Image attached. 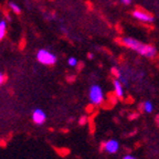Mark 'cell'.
I'll return each instance as SVG.
<instances>
[{"mask_svg":"<svg viewBox=\"0 0 159 159\" xmlns=\"http://www.w3.org/2000/svg\"><path fill=\"white\" fill-rule=\"evenodd\" d=\"M123 43H124L127 48L134 50V51L138 52L139 54H142L147 57H154L157 53V50L155 49L152 45L139 42L138 40L133 39V38H129V37L124 38V39H123Z\"/></svg>","mask_w":159,"mask_h":159,"instance_id":"obj_1","label":"cell"},{"mask_svg":"<svg viewBox=\"0 0 159 159\" xmlns=\"http://www.w3.org/2000/svg\"><path fill=\"white\" fill-rule=\"evenodd\" d=\"M89 101L93 105H101L104 102V94H103V89L99 85L95 84L92 85L89 87Z\"/></svg>","mask_w":159,"mask_h":159,"instance_id":"obj_2","label":"cell"},{"mask_svg":"<svg viewBox=\"0 0 159 159\" xmlns=\"http://www.w3.org/2000/svg\"><path fill=\"white\" fill-rule=\"evenodd\" d=\"M37 59L40 63H42L44 65H53L57 62V55L45 49H41L38 51Z\"/></svg>","mask_w":159,"mask_h":159,"instance_id":"obj_3","label":"cell"},{"mask_svg":"<svg viewBox=\"0 0 159 159\" xmlns=\"http://www.w3.org/2000/svg\"><path fill=\"white\" fill-rule=\"evenodd\" d=\"M103 148L108 154H115V152H118L119 143L117 142L116 139H109L107 142L103 143Z\"/></svg>","mask_w":159,"mask_h":159,"instance_id":"obj_4","label":"cell"},{"mask_svg":"<svg viewBox=\"0 0 159 159\" xmlns=\"http://www.w3.org/2000/svg\"><path fill=\"white\" fill-rule=\"evenodd\" d=\"M133 16L137 20L143 21V22H152L154 21V17L152 16L145 12V11H142V10H135L134 12H133Z\"/></svg>","mask_w":159,"mask_h":159,"instance_id":"obj_5","label":"cell"},{"mask_svg":"<svg viewBox=\"0 0 159 159\" xmlns=\"http://www.w3.org/2000/svg\"><path fill=\"white\" fill-rule=\"evenodd\" d=\"M32 119L33 122L38 125H41L45 122V119H47V116H45V113L43 112L42 109L40 108H37L33 111L32 113Z\"/></svg>","mask_w":159,"mask_h":159,"instance_id":"obj_6","label":"cell"},{"mask_svg":"<svg viewBox=\"0 0 159 159\" xmlns=\"http://www.w3.org/2000/svg\"><path fill=\"white\" fill-rule=\"evenodd\" d=\"M113 85H114V92L116 94V96L118 98H122L124 97V89H123V83L119 81L118 79L114 80V82H113Z\"/></svg>","mask_w":159,"mask_h":159,"instance_id":"obj_7","label":"cell"},{"mask_svg":"<svg viewBox=\"0 0 159 159\" xmlns=\"http://www.w3.org/2000/svg\"><path fill=\"white\" fill-rule=\"evenodd\" d=\"M152 109H154V105H152V102H149V101H146V102L143 103V111L145 113H152Z\"/></svg>","mask_w":159,"mask_h":159,"instance_id":"obj_8","label":"cell"},{"mask_svg":"<svg viewBox=\"0 0 159 159\" xmlns=\"http://www.w3.org/2000/svg\"><path fill=\"white\" fill-rule=\"evenodd\" d=\"M6 31H7V23L5 20H2V21H0V41L5 38Z\"/></svg>","mask_w":159,"mask_h":159,"instance_id":"obj_9","label":"cell"},{"mask_svg":"<svg viewBox=\"0 0 159 159\" xmlns=\"http://www.w3.org/2000/svg\"><path fill=\"white\" fill-rule=\"evenodd\" d=\"M9 7H10V9L12 10V11H13L15 13H20V12H21V8H20L19 6L17 5V3H15V2H10V3H9Z\"/></svg>","mask_w":159,"mask_h":159,"instance_id":"obj_10","label":"cell"},{"mask_svg":"<svg viewBox=\"0 0 159 159\" xmlns=\"http://www.w3.org/2000/svg\"><path fill=\"white\" fill-rule=\"evenodd\" d=\"M67 63H69L70 66H75V65L77 64V60L75 59V57H70V59L67 60Z\"/></svg>","mask_w":159,"mask_h":159,"instance_id":"obj_11","label":"cell"},{"mask_svg":"<svg viewBox=\"0 0 159 159\" xmlns=\"http://www.w3.org/2000/svg\"><path fill=\"white\" fill-rule=\"evenodd\" d=\"M112 72H113V74H114L115 76L117 77V79H118L119 75H120V73H122L118 69H116V67H113V69H112Z\"/></svg>","mask_w":159,"mask_h":159,"instance_id":"obj_12","label":"cell"},{"mask_svg":"<svg viewBox=\"0 0 159 159\" xmlns=\"http://www.w3.org/2000/svg\"><path fill=\"white\" fill-rule=\"evenodd\" d=\"M86 122H87V117H85V116H82L79 120L80 125H85L86 124Z\"/></svg>","mask_w":159,"mask_h":159,"instance_id":"obj_13","label":"cell"},{"mask_svg":"<svg viewBox=\"0 0 159 159\" xmlns=\"http://www.w3.org/2000/svg\"><path fill=\"white\" fill-rule=\"evenodd\" d=\"M123 159H137V158L134 156H132V155H126V156L123 157Z\"/></svg>","mask_w":159,"mask_h":159,"instance_id":"obj_14","label":"cell"},{"mask_svg":"<svg viewBox=\"0 0 159 159\" xmlns=\"http://www.w3.org/2000/svg\"><path fill=\"white\" fill-rule=\"evenodd\" d=\"M3 81H5V76H3V74H2V73H0V85L2 84V83H3Z\"/></svg>","mask_w":159,"mask_h":159,"instance_id":"obj_15","label":"cell"},{"mask_svg":"<svg viewBox=\"0 0 159 159\" xmlns=\"http://www.w3.org/2000/svg\"><path fill=\"white\" fill-rule=\"evenodd\" d=\"M122 2L125 3V5H129V3L132 2V0H122Z\"/></svg>","mask_w":159,"mask_h":159,"instance_id":"obj_16","label":"cell"},{"mask_svg":"<svg viewBox=\"0 0 159 159\" xmlns=\"http://www.w3.org/2000/svg\"><path fill=\"white\" fill-rule=\"evenodd\" d=\"M137 116V114H134V115H130V116H129V119H134L135 117Z\"/></svg>","mask_w":159,"mask_h":159,"instance_id":"obj_17","label":"cell"},{"mask_svg":"<svg viewBox=\"0 0 159 159\" xmlns=\"http://www.w3.org/2000/svg\"><path fill=\"white\" fill-rule=\"evenodd\" d=\"M156 122L159 123V115H157V116H156Z\"/></svg>","mask_w":159,"mask_h":159,"instance_id":"obj_18","label":"cell"}]
</instances>
